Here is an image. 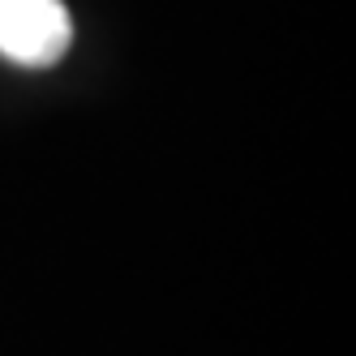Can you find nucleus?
Returning <instances> with one entry per match:
<instances>
[{
  "label": "nucleus",
  "mask_w": 356,
  "mask_h": 356,
  "mask_svg": "<svg viewBox=\"0 0 356 356\" xmlns=\"http://www.w3.org/2000/svg\"><path fill=\"white\" fill-rule=\"evenodd\" d=\"M73 43V17L60 0H0V52L17 65H56Z\"/></svg>",
  "instance_id": "f257e3e1"
}]
</instances>
